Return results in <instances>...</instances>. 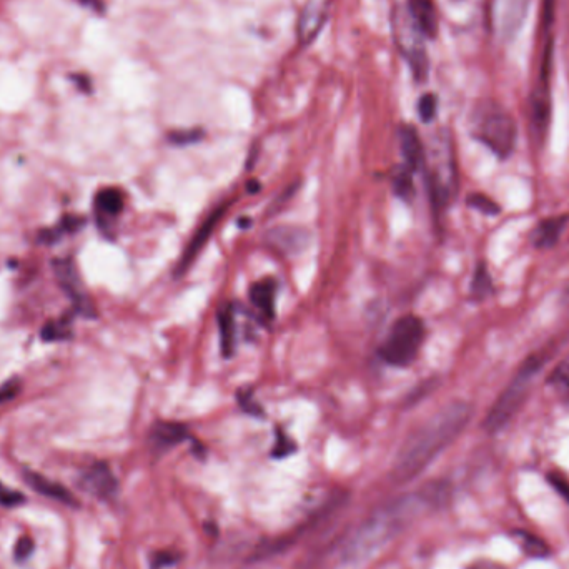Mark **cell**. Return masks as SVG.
Returning a JSON list of instances; mask_svg holds the SVG:
<instances>
[{
  "mask_svg": "<svg viewBox=\"0 0 569 569\" xmlns=\"http://www.w3.org/2000/svg\"><path fill=\"white\" fill-rule=\"evenodd\" d=\"M468 205L476 208V210H480V212L485 213V215H496V213L500 212V207H498L490 197L481 195V193H473V195H470V197H468Z\"/></svg>",
  "mask_w": 569,
  "mask_h": 569,
  "instance_id": "484cf974",
  "label": "cell"
},
{
  "mask_svg": "<svg viewBox=\"0 0 569 569\" xmlns=\"http://www.w3.org/2000/svg\"><path fill=\"white\" fill-rule=\"evenodd\" d=\"M566 222H568V218L566 217L546 218V220H543V222L535 228V232H533V243H535L538 248L555 247L561 235H563Z\"/></svg>",
  "mask_w": 569,
  "mask_h": 569,
  "instance_id": "ac0fdd59",
  "label": "cell"
},
{
  "mask_svg": "<svg viewBox=\"0 0 569 569\" xmlns=\"http://www.w3.org/2000/svg\"><path fill=\"white\" fill-rule=\"evenodd\" d=\"M218 328H220V345L225 357H232L235 348V320H233V307L222 308L218 312Z\"/></svg>",
  "mask_w": 569,
  "mask_h": 569,
  "instance_id": "ffe728a7",
  "label": "cell"
},
{
  "mask_svg": "<svg viewBox=\"0 0 569 569\" xmlns=\"http://www.w3.org/2000/svg\"><path fill=\"white\" fill-rule=\"evenodd\" d=\"M80 488L99 500H110L117 495L119 483L107 463H95L80 475Z\"/></svg>",
  "mask_w": 569,
  "mask_h": 569,
  "instance_id": "8fae6325",
  "label": "cell"
},
{
  "mask_svg": "<svg viewBox=\"0 0 569 569\" xmlns=\"http://www.w3.org/2000/svg\"><path fill=\"white\" fill-rule=\"evenodd\" d=\"M411 17L425 39H435L438 34V12L433 0H406Z\"/></svg>",
  "mask_w": 569,
  "mask_h": 569,
  "instance_id": "2e32d148",
  "label": "cell"
},
{
  "mask_svg": "<svg viewBox=\"0 0 569 569\" xmlns=\"http://www.w3.org/2000/svg\"><path fill=\"white\" fill-rule=\"evenodd\" d=\"M95 210L100 220L117 217L124 210V195L119 189L100 190L95 197Z\"/></svg>",
  "mask_w": 569,
  "mask_h": 569,
  "instance_id": "d6986e66",
  "label": "cell"
},
{
  "mask_svg": "<svg viewBox=\"0 0 569 569\" xmlns=\"http://www.w3.org/2000/svg\"><path fill=\"white\" fill-rule=\"evenodd\" d=\"M551 64H553V40H548L545 54H543V64H541V75L538 79L533 94H531L530 117L531 129L538 142H543L548 135L551 120Z\"/></svg>",
  "mask_w": 569,
  "mask_h": 569,
  "instance_id": "8992f818",
  "label": "cell"
},
{
  "mask_svg": "<svg viewBox=\"0 0 569 569\" xmlns=\"http://www.w3.org/2000/svg\"><path fill=\"white\" fill-rule=\"evenodd\" d=\"M327 2L325 0H308L303 7L297 22V37L300 44H312L317 39L320 30L327 22Z\"/></svg>",
  "mask_w": 569,
  "mask_h": 569,
  "instance_id": "7c38bea8",
  "label": "cell"
},
{
  "mask_svg": "<svg viewBox=\"0 0 569 569\" xmlns=\"http://www.w3.org/2000/svg\"><path fill=\"white\" fill-rule=\"evenodd\" d=\"M24 480L35 493H39V495L45 496V498L59 501L62 505L77 506V498L72 495V491L67 490L65 486L60 485L57 481L49 480L44 475L35 473L32 470L24 471Z\"/></svg>",
  "mask_w": 569,
  "mask_h": 569,
  "instance_id": "4fadbf2b",
  "label": "cell"
},
{
  "mask_svg": "<svg viewBox=\"0 0 569 569\" xmlns=\"http://www.w3.org/2000/svg\"><path fill=\"white\" fill-rule=\"evenodd\" d=\"M25 496L19 491L10 490L7 486L0 483V505L2 506H19L24 503Z\"/></svg>",
  "mask_w": 569,
  "mask_h": 569,
  "instance_id": "4dcf8cb0",
  "label": "cell"
},
{
  "mask_svg": "<svg viewBox=\"0 0 569 569\" xmlns=\"http://www.w3.org/2000/svg\"><path fill=\"white\" fill-rule=\"evenodd\" d=\"M531 0H491V30L503 42L515 39L525 24Z\"/></svg>",
  "mask_w": 569,
  "mask_h": 569,
  "instance_id": "52a82bcc",
  "label": "cell"
},
{
  "mask_svg": "<svg viewBox=\"0 0 569 569\" xmlns=\"http://www.w3.org/2000/svg\"><path fill=\"white\" fill-rule=\"evenodd\" d=\"M202 135V130H177L169 135V140L175 145H189L202 139Z\"/></svg>",
  "mask_w": 569,
  "mask_h": 569,
  "instance_id": "f1b7e54d",
  "label": "cell"
},
{
  "mask_svg": "<svg viewBox=\"0 0 569 569\" xmlns=\"http://www.w3.org/2000/svg\"><path fill=\"white\" fill-rule=\"evenodd\" d=\"M436 110H438V100H436L435 95H423L420 99V104H418V114H420L421 120L428 124V122L435 119Z\"/></svg>",
  "mask_w": 569,
  "mask_h": 569,
  "instance_id": "4316f807",
  "label": "cell"
},
{
  "mask_svg": "<svg viewBox=\"0 0 569 569\" xmlns=\"http://www.w3.org/2000/svg\"><path fill=\"white\" fill-rule=\"evenodd\" d=\"M471 130L476 140L500 157L508 159L515 152L518 127L515 119L495 100L481 102L471 117Z\"/></svg>",
  "mask_w": 569,
  "mask_h": 569,
  "instance_id": "7a4b0ae2",
  "label": "cell"
},
{
  "mask_svg": "<svg viewBox=\"0 0 569 569\" xmlns=\"http://www.w3.org/2000/svg\"><path fill=\"white\" fill-rule=\"evenodd\" d=\"M393 187H395V192L398 197L403 198V200H411V197L415 195V185H413V172L410 169H401L398 174H396L395 182H393Z\"/></svg>",
  "mask_w": 569,
  "mask_h": 569,
  "instance_id": "603a6c76",
  "label": "cell"
},
{
  "mask_svg": "<svg viewBox=\"0 0 569 569\" xmlns=\"http://www.w3.org/2000/svg\"><path fill=\"white\" fill-rule=\"evenodd\" d=\"M238 403L242 406V410L248 415L263 416L262 406L258 401L253 398V393L250 390H240L238 393Z\"/></svg>",
  "mask_w": 569,
  "mask_h": 569,
  "instance_id": "83f0119b",
  "label": "cell"
},
{
  "mask_svg": "<svg viewBox=\"0 0 569 569\" xmlns=\"http://www.w3.org/2000/svg\"><path fill=\"white\" fill-rule=\"evenodd\" d=\"M468 569H506L505 566L500 565V563H495V561L490 560H480L473 563Z\"/></svg>",
  "mask_w": 569,
  "mask_h": 569,
  "instance_id": "e575fe53",
  "label": "cell"
},
{
  "mask_svg": "<svg viewBox=\"0 0 569 569\" xmlns=\"http://www.w3.org/2000/svg\"><path fill=\"white\" fill-rule=\"evenodd\" d=\"M70 332L67 323L50 322L42 330V340L44 342H59V340H69Z\"/></svg>",
  "mask_w": 569,
  "mask_h": 569,
  "instance_id": "d4e9b609",
  "label": "cell"
},
{
  "mask_svg": "<svg viewBox=\"0 0 569 569\" xmlns=\"http://www.w3.org/2000/svg\"><path fill=\"white\" fill-rule=\"evenodd\" d=\"M425 342V325L415 315L398 318L391 327L378 355L391 367H410L415 362L421 345Z\"/></svg>",
  "mask_w": 569,
  "mask_h": 569,
  "instance_id": "3957f363",
  "label": "cell"
},
{
  "mask_svg": "<svg viewBox=\"0 0 569 569\" xmlns=\"http://www.w3.org/2000/svg\"><path fill=\"white\" fill-rule=\"evenodd\" d=\"M225 212H227V205H222V207L213 210V212L205 218V222L200 225L197 233L193 235L189 245L185 248V252L182 253V258H180V262L177 263V268H175V277H182V275L189 270L190 265H192V263L195 262V258L198 257V253L202 252L203 247L207 245L208 240L212 237L213 230H215V227L220 223Z\"/></svg>",
  "mask_w": 569,
  "mask_h": 569,
  "instance_id": "30bf717a",
  "label": "cell"
},
{
  "mask_svg": "<svg viewBox=\"0 0 569 569\" xmlns=\"http://www.w3.org/2000/svg\"><path fill=\"white\" fill-rule=\"evenodd\" d=\"M55 275L60 285L64 288V292L69 295L70 300L75 305V310L82 313L85 317H94V307L89 302V298L85 297L80 278L75 270L74 263L69 258H59L54 262Z\"/></svg>",
  "mask_w": 569,
  "mask_h": 569,
  "instance_id": "9c48e42d",
  "label": "cell"
},
{
  "mask_svg": "<svg viewBox=\"0 0 569 569\" xmlns=\"http://www.w3.org/2000/svg\"><path fill=\"white\" fill-rule=\"evenodd\" d=\"M515 535L516 538H520L521 548L531 558H545V556L550 555L548 545H546L545 541L540 540L538 536L530 535V533L521 530L516 531Z\"/></svg>",
  "mask_w": 569,
  "mask_h": 569,
  "instance_id": "44dd1931",
  "label": "cell"
},
{
  "mask_svg": "<svg viewBox=\"0 0 569 569\" xmlns=\"http://www.w3.org/2000/svg\"><path fill=\"white\" fill-rule=\"evenodd\" d=\"M250 300L255 308L260 310L263 317L273 318L275 315V300H277V283L273 280H262L250 288Z\"/></svg>",
  "mask_w": 569,
  "mask_h": 569,
  "instance_id": "e0dca14e",
  "label": "cell"
},
{
  "mask_svg": "<svg viewBox=\"0 0 569 569\" xmlns=\"http://www.w3.org/2000/svg\"><path fill=\"white\" fill-rule=\"evenodd\" d=\"M540 367V362L535 358H530V362L521 367L520 373L513 378L510 385L506 386L503 393L498 396V400L495 401V405L491 406L490 413L486 415V431L496 433L513 420V416L525 403L526 396L530 393V383Z\"/></svg>",
  "mask_w": 569,
  "mask_h": 569,
  "instance_id": "5b68a950",
  "label": "cell"
},
{
  "mask_svg": "<svg viewBox=\"0 0 569 569\" xmlns=\"http://www.w3.org/2000/svg\"><path fill=\"white\" fill-rule=\"evenodd\" d=\"M471 292H473V297L480 298V300L491 292V278L488 272H486L485 265H480V267L476 268Z\"/></svg>",
  "mask_w": 569,
  "mask_h": 569,
  "instance_id": "cb8c5ba5",
  "label": "cell"
},
{
  "mask_svg": "<svg viewBox=\"0 0 569 569\" xmlns=\"http://www.w3.org/2000/svg\"><path fill=\"white\" fill-rule=\"evenodd\" d=\"M551 485L569 503V481L561 473H550L548 475Z\"/></svg>",
  "mask_w": 569,
  "mask_h": 569,
  "instance_id": "d6a6232c",
  "label": "cell"
},
{
  "mask_svg": "<svg viewBox=\"0 0 569 569\" xmlns=\"http://www.w3.org/2000/svg\"><path fill=\"white\" fill-rule=\"evenodd\" d=\"M471 415L473 408L470 403L456 400L423 421L403 441L391 468L393 481L408 483L421 475L463 433Z\"/></svg>",
  "mask_w": 569,
  "mask_h": 569,
  "instance_id": "6da1fadb",
  "label": "cell"
},
{
  "mask_svg": "<svg viewBox=\"0 0 569 569\" xmlns=\"http://www.w3.org/2000/svg\"><path fill=\"white\" fill-rule=\"evenodd\" d=\"M247 189L248 192L255 193L258 192V189H260V185H258L257 182H248Z\"/></svg>",
  "mask_w": 569,
  "mask_h": 569,
  "instance_id": "d590c367",
  "label": "cell"
},
{
  "mask_svg": "<svg viewBox=\"0 0 569 569\" xmlns=\"http://www.w3.org/2000/svg\"><path fill=\"white\" fill-rule=\"evenodd\" d=\"M400 147L403 159H405L406 169H410L413 174L423 169L426 165L425 145L421 142L420 135L415 127L403 125L400 129Z\"/></svg>",
  "mask_w": 569,
  "mask_h": 569,
  "instance_id": "5bb4252c",
  "label": "cell"
},
{
  "mask_svg": "<svg viewBox=\"0 0 569 569\" xmlns=\"http://www.w3.org/2000/svg\"><path fill=\"white\" fill-rule=\"evenodd\" d=\"M189 438V430L175 421H157L150 430V443L155 450H169Z\"/></svg>",
  "mask_w": 569,
  "mask_h": 569,
  "instance_id": "9a60e30c",
  "label": "cell"
},
{
  "mask_svg": "<svg viewBox=\"0 0 569 569\" xmlns=\"http://www.w3.org/2000/svg\"><path fill=\"white\" fill-rule=\"evenodd\" d=\"M293 451H295V443L285 433L278 431L277 443H275L272 455L275 458H285V456L292 455Z\"/></svg>",
  "mask_w": 569,
  "mask_h": 569,
  "instance_id": "f546056e",
  "label": "cell"
},
{
  "mask_svg": "<svg viewBox=\"0 0 569 569\" xmlns=\"http://www.w3.org/2000/svg\"><path fill=\"white\" fill-rule=\"evenodd\" d=\"M391 30L401 54L408 60L416 80H425L428 74V57H426L425 35L416 27L411 17L408 2L395 5L391 12Z\"/></svg>",
  "mask_w": 569,
  "mask_h": 569,
  "instance_id": "277c9868",
  "label": "cell"
},
{
  "mask_svg": "<svg viewBox=\"0 0 569 569\" xmlns=\"http://www.w3.org/2000/svg\"><path fill=\"white\" fill-rule=\"evenodd\" d=\"M310 232L298 225H278L268 230L265 243L282 255H297L310 245Z\"/></svg>",
  "mask_w": 569,
  "mask_h": 569,
  "instance_id": "ba28073f",
  "label": "cell"
},
{
  "mask_svg": "<svg viewBox=\"0 0 569 569\" xmlns=\"http://www.w3.org/2000/svg\"><path fill=\"white\" fill-rule=\"evenodd\" d=\"M20 385L17 380H10L4 385L0 386V405L5 401L12 400L17 393H19Z\"/></svg>",
  "mask_w": 569,
  "mask_h": 569,
  "instance_id": "836d02e7",
  "label": "cell"
},
{
  "mask_svg": "<svg viewBox=\"0 0 569 569\" xmlns=\"http://www.w3.org/2000/svg\"><path fill=\"white\" fill-rule=\"evenodd\" d=\"M32 551H34V541H32V538H30V536H22V538L17 541V545H15V560H27V558L32 555Z\"/></svg>",
  "mask_w": 569,
  "mask_h": 569,
  "instance_id": "1f68e13d",
  "label": "cell"
},
{
  "mask_svg": "<svg viewBox=\"0 0 569 569\" xmlns=\"http://www.w3.org/2000/svg\"><path fill=\"white\" fill-rule=\"evenodd\" d=\"M550 385L555 388L556 393L569 401V358L563 360L558 367L551 372Z\"/></svg>",
  "mask_w": 569,
  "mask_h": 569,
  "instance_id": "7402d4cb",
  "label": "cell"
}]
</instances>
